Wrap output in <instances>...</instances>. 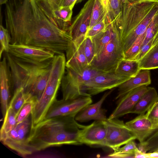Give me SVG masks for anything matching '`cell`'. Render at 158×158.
Wrapping results in <instances>:
<instances>
[{"mask_svg": "<svg viewBox=\"0 0 158 158\" xmlns=\"http://www.w3.org/2000/svg\"><path fill=\"white\" fill-rule=\"evenodd\" d=\"M5 56L11 73L13 92L22 88L30 95H40L45 87L53 58L37 62L20 60L8 52Z\"/></svg>", "mask_w": 158, "mask_h": 158, "instance_id": "3", "label": "cell"}, {"mask_svg": "<svg viewBox=\"0 0 158 158\" xmlns=\"http://www.w3.org/2000/svg\"><path fill=\"white\" fill-rule=\"evenodd\" d=\"M65 61L59 58L52 61L49 76L44 92L40 99L35 102L31 113L34 126L42 121L49 108L56 99L65 69Z\"/></svg>", "mask_w": 158, "mask_h": 158, "instance_id": "4", "label": "cell"}, {"mask_svg": "<svg viewBox=\"0 0 158 158\" xmlns=\"http://www.w3.org/2000/svg\"><path fill=\"white\" fill-rule=\"evenodd\" d=\"M128 80L117 75L114 72L99 74L85 83L81 90V96L91 97L106 90L118 87Z\"/></svg>", "mask_w": 158, "mask_h": 158, "instance_id": "9", "label": "cell"}, {"mask_svg": "<svg viewBox=\"0 0 158 158\" xmlns=\"http://www.w3.org/2000/svg\"><path fill=\"white\" fill-rule=\"evenodd\" d=\"M83 0H61L60 4V7H69L73 9L76 3L81 2Z\"/></svg>", "mask_w": 158, "mask_h": 158, "instance_id": "38", "label": "cell"}, {"mask_svg": "<svg viewBox=\"0 0 158 158\" xmlns=\"http://www.w3.org/2000/svg\"><path fill=\"white\" fill-rule=\"evenodd\" d=\"M35 102L32 100L27 101L17 116V124L22 122L31 114Z\"/></svg>", "mask_w": 158, "mask_h": 158, "instance_id": "33", "label": "cell"}, {"mask_svg": "<svg viewBox=\"0 0 158 158\" xmlns=\"http://www.w3.org/2000/svg\"><path fill=\"white\" fill-rule=\"evenodd\" d=\"M106 129L105 146L116 150L136 137L124 122L118 118L104 120Z\"/></svg>", "mask_w": 158, "mask_h": 158, "instance_id": "8", "label": "cell"}, {"mask_svg": "<svg viewBox=\"0 0 158 158\" xmlns=\"http://www.w3.org/2000/svg\"><path fill=\"white\" fill-rule=\"evenodd\" d=\"M44 12L56 9L60 7L61 0H37Z\"/></svg>", "mask_w": 158, "mask_h": 158, "instance_id": "35", "label": "cell"}, {"mask_svg": "<svg viewBox=\"0 0 158 158\" xmlns=\"http://www.w3.org/2000/svg\"><path fill=\"white\" fill-rule=\"evenodd\" d=\"M85 36L80 37L72 43L66 51L67 61L65 67L75 71H82L89 65L84 52V43Z\"/></svg>", "mask_w": 158, "mask_h": 158, "instance_id": "13", "label": "cell"}, {"mask_svg": "<svg viewBox=\"0 0 158 158\" xmlns=\"http://www.w3.org/2000/svg\"><path fill=\"white\" fill-rule=\"evenodd\" d=\"M124 53L118 29L113 38L94 56L90 65L98 71L114 72Z\"/></svg>", "mask_w": 158, "mask_h": 158, "instance_id": "5", "label": "cell"}, {"mask_svg": "<svg viewBox=\"0 0 158 158\" xmlns=\"http://www.w3.org/2000/svg\"><path fill=\"white\" fill-rule=\"evenodd\" d=\"M158 101V94L156 89L148 87V89L139 99L130 113L145 114Z\"/></svg>", "mask_w": 158, "mask_h": 158, "instance_id": "21", "label": "cell"}, {"mask_svg": "<svg viewBox=\"0 0 158 158\" xmlns=\"http://www.w3.org/2000/svg\"><path fill=\"white\" fill-rule=\"evenodd\" d=\"M9 106L11 108L17 116L20 110L27 100V95L23 88L16 89Z\"/></svg>", "mask_w": 158, "mask_h": 158, "instance_id": "27", "label": "cell"}, {"mask_svg": "<svg viewBox=\"0 0 158 158\" xmlns=\"http://www.w3.org/2000/svg\"><path fill=\"white\" fill-rule=\"evenodd\" d=\"M8 52L20 60L37 62L52 59L55 55L51 52L40 48L10 44Z\"/></svg>", "mask_w": 158, "mask_h": 158, "instance_id": "12", "label": "cell"}, {"mask_svg": "<svg viewBox=\"0 0 158 158\" xmlns=\"http://www.w3.org/2000/svg\"><path fill=\"white\" fill-rule=\"evenodd\" d=\"M105 10L102 0H95L89 29L105 19Z\"/></svg>", "mask_w": 158, "mask_h": 158, "instance_id": "30", "label": "cell"}, {"mask_svg": "<svg viewBox=\"0 0 158 158\" xmlns=\"http://www.w3.org/2000/svg\"><path fill=\"white\" fill-rule=\"evenodd\" d=\"M8 0H0V4L1 5L3 4H6L8 2Z\"/></svg>", "mask_w": 158, "mask_h": 158, "instance_id": "39", "label": "cell"}, {"mask_svg": "<svg viewBox=\"0 0 158 158\" xmlns=\"http://www.w3.org/2000/svg\"><path fill=\"white\" fill-rule=\"evenodd\" d=\"M149 118L152 121L153 129L158 128V101L148 110Z\"/></svg>", "mask_w": 158, "mask_h": 158, "instance_id": "37", "label": "cell"}, {"mask_svg": "<svg viewBox=\"0 0 158 158\" xmlns=\"http://www.w3.org/2000/svg\"><path fill=\"white\" fill-rule=\"evenodd\" d=\"M17 116L15 112L9 106L1 129L0 136L8 133L15 127L17 124Z\"/></svg>", "mask_w": 158, "mask_h": 158, "instance_id": "29", "label": "cell"}, {"mask_svg": "<svg viewBox=\"0 0 158 158\" xmlns=\"http://www.w3.org/2000/svg\"><path fill=\"white\" fill-rule=\"evenodd\" d=\"M0 83L1 108L4 117L9 107L11 93L13 91L11 73L6 56L0 63Z\"/></svg>", "mask_w": 158, "mask_h": 158, "instance_id": "16", "label": "cell"}, {"mask_svg": "<svg viewBox=\"0 0 158 158\" xmlns=\"http://www.w3.org/2000/svg\"><path fill=\"white\" fill-rule=\"evenodd\" d=\"M5 15L10 44L40 48L56 55L64 53L72 43L69 31L52 23L37 0H9Z\"/></svg>", "mask_w": 158, "mask_h": 158, "instance_id": "1", "label": "cell"}, {"mask_svg": "<svg viewBox=\"0 0 158 158\" xmlns=\"http://www.w3.org/2000/svg\"><path fill=\"white\" fill-rule=\"evenodd\" d=\"M84 52L88 62L89 65L95 55L94 45L90 37H86L85 39Z\"/></svg>", "mask_w": 158, "mask_h": 158, "instance_id": "34", "label": "cell"}, {"mask_svg": "<svg viewBox=\"0 0 158 158\" xmlns=\"http://www.w3.org/2000/svg\"><path fill=\"white\" fill-rule=\"evenodd\" d=\"M78 139L81 145L104 146L106 129L104 120H95L87 126L82 125L77 131Z\"/></svg>", "mask_w": 158, "mask_h": 158, "instance_id": "11", "label": "cell"}, {"mask_svg": "<svg viewBox=\"0 0 158 158\" xmlns=\"http://www.w3.org/2000/svg\"><path fill=\"white\" fill-rule=\"evenodd\" d=\"M92 102L91 97H88L67 100L56 99L49 108L43 120L60 116L75 117L83 108Z\"/></svg>", "mask_w": 158, "mask_h": 158, "instance_id": "10", "label": "cell"}, {"mask_svg": "<svg viewBox=\"0 0 158 158\" xmlns=\"http://www.w3.org/2000/svg\"><path fill=\"white\" fill-rule=\"evenodd\" d=\"M151 83L149 70L141 69L135 77H132L120 85L116 99H118L130 91L138 87L148 86Z\"/></svg>", "mask_w": 158, "mask_h": 158, "instance_id": "19", "label": "cell"}, {"mask_svg": "<svg viewBox=\"0 0 158 158\" xmlns=\"http://www.w3.org/2000/svg\"><path fill=\"white\" fill-rule=\"evenodd\" d=\"M108 26L106 24L104 19L88 30L86 35V37L91 38L95 36L104 30Z\"/></svg>", "mask_w": 158, "mask_h": 158, "instance_id": "36", "label": "cell"}, {"mask_svg": "<svg viewBox=\"0 0 158 158\" xmlns=\"http://www.w3.org/2000/svg\"><path fill=\"white\" fill-rule=\"evenodd\" d=\"M140 150L143 152L158 151V128L153 130L150 135L138 145Z\"/></svg>", "mask_w": 158, "mask_h": 158, "instance_id": "28", "label": "cell"}, {"mask_svg": "<svg viewBox=\"0 0 158 158\" xmlns=\"http://www.w3.org/2000/svg\"><path fill=\"white\" fill-rule=\"evenodd\" d=\"M31 124V114L25 120L17 124L12 130L0 136V141L4 144L22 156L32 154L33 152L27 142Z\"/></svg>", "mask_w": 158, "mask_h": 158, "instance_id": "7", "label": "cell"}, {"mask_svg": "<svg viewBox=\"0 0 158 158\" xmlns=\"http://www.w3.org/2000/svg\"><path fill=\"white\" fill-rule=\"evenodd\" d=\"M147 86L138 87L128 92L118 99L116 107L108 118H118L131 111L148 89Z\"/></svg>", "mask_w": 158, "mask_h": 158, "instance_id": "15", "label": "cell"}, {"mask_svg": "<svg viewBox=\"0 0 158 158\" xmlns=\"http://www.w3.org/2000/svg\"><path fill=\"white\" fill-rule=\"evenodd\" d=\"M107 25L118 23L121 15L122 0H104Z\"/></svg>", "mask_w": 158, "mask_h": 158, "instance_id": "24", "label": "cell"}, {"mask_svg": "<svg viewBox=\"0 0 158 158\" xmlns=\"http://www.w3.org/2000/svg\"><path fill=\"white\" fill-rule=\"evenodd\" d=\"M75 118L58 117L31 126L27 139L29 147L33 152L63 145H81L77 131L82 125L78 124Z\"/></svg>", "mask_w": 158, "mask_h": 158, "instance_id": "2", "label": "cell"}, {"mask_svg": "<svg viewBox=\"0 0 158 158\" xmlns=\"http://www.w3.org/2000/svg\"><path fill=\"white\" fill-rule=\"evenodd\" d=\"M149 112L140 114L125 124L131 130L139 143L143 142L153 131L152 123L149 118Z\"/></svg>", "mask_w": 158, "mask_h": 158, "instance_id": "17", "label": "cell"}, {"mask_svg": "<svg viewBox=\"0 0 158 158\" xmlns=\"http://www.w3.org/2000/svg\"><path fill=\"white\" fill-rule=\"evenodd\" d=\"M138 61L140 70L158 69V44L151 48Z\"/></svg>", "mask_w": 158, "mask_h": 158, "instance_id": "25", "label": "cell"}, {"mask_svg": "<svg viewBox=\"0 0 158 158\" xmlns=\"http://www.w3.org/2000/svg\"><path fill=\"white\" fill-rule=\"evenodd\" d=\"M145 33L140 36L135 41L130 48L124 54L123 59L132 60L139 52L144 39Z\"/></svg>", "mask_w": 158, "mask_h": 158, "instance_id": "31", "label": "cell"}, {"mask_svg": "<svg viewBox=\"0 0 158 158\" xmlns=\"http://www.w3.org/2000/svg\"><path fill=\"white\" fill-rule=\"evenodd\" d=\"M95 0H89L84 5L70 26L69 32L72 41L85 36L89 29Z\"/></svg>", "mask_w": 158, "mask_h": 158, "instance_id": "14", "label": "cell"}, {"mask_svg": "<svg viewBox=\"0 0 158 158\" xmlns=\"http://www.w3.org/2000/svg\"><path fill=\"white\" fill-rule=\"evenodd\" d=\"M134 140H131L123 147L114 151V152L109 154L108 156L111 158H135V156L141 151Z\"/></svg>", "mask_w": 158, "mask_h": 158, "instance_id": "26", "label": "cell"}, {"mask_svg": "<svg viewBox=\"0 0 158 158\" xmlns=\"http://www.w3.org/2000/svg\"><path fill=\"white\" fill-rule=\"evenodd\" d=\"M118 30L117 23H113L109 25L104 30L91 38L95 55L113 38Z\"/></svg>", "mask_w": 158, "mask_h": 158, "instance_id": "22", "label": "cell"}, {"mask_svg": "<svg viewBox=\"0 0 158 158\" xmlns=\"http://www.w3.org/2000/svg\"><path fill=\"white\" fill-rule=\"evenodd\" d=\"M11 37L7 29L5 28L1 23L0 25V42L1 44L0 58L2 52H8L10 44Z\"/></svg>", "mask_w": 158, "mask_h": 158, "instance_id": "32", "label": "cell"}, {"mask_svg": "<svg viewBox=\"0 0 158 158\" xmlns=\"http://www.w3.org/2000/svg\"><path fill=\"white\" fill-rule=\"evenodd\" d=\"M140 70L138 61L123 59L118 64L114 73L129 80L135 76Z\"/></svg>", "mask_w": 158, "mask_h": 158, "instance_id": "23", "label": "cell"}, {"mask_svg": "<svg viewBox=\"0 0 158 158\" xmlns=\"http://www.w3.org/2000/svg\"><path fill=\"white\" fill-rule=\"evenodd\" d=\"M72 10L69 7H60L51 11H43L56 26L61 30L68 31L71 24Z\"/></svg>", "mask_w": 158, "mask_h": 158, "instance_id": "20", "label": "cell"}, {"mask_svg": "<svg viewBox=\"0 0 158 158\" xmlns=\"http://www.w3.org/2000/svg\"><path fill=\"white\" fill-rule=\"evenodd\" d=\"M65 69L66 73L64 75L60 85L64 100L81 97V90L85 83L97 75L105 72L94 69L90 65L80 72L68 68Z\"/></svg>", "mask_w": 158, "mask_h": 158, "instance_id": "6", "label": "cell"}, {"mask_svg": "<svg viewBox=\"0 0 158 158\" xmlns=\"http://www.w3.org/2000/svg\"><path fill=\"white\" fill-rule=\"evenodd\" d=\"M112 89L106 92L101 99L93 104H89L83 108L75 116L76 121L84 122L94 120H104L107 119L102 105L107 96L113 91Z\"/></svg>", "mask_w": 158, "mask_h": 158, "instance_id": "18", "label": "cell"}]
</instances>
